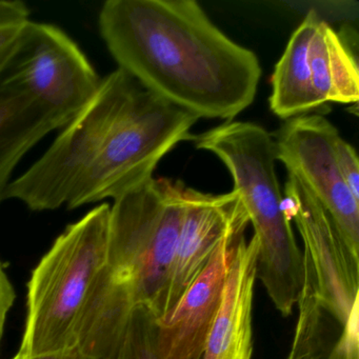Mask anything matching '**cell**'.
<instances>
[{"label":"cell","instance_id":"cell-12","mask_svg":"<svg viewBox=\"0 0 359 359\" xmlns=\"http://www.w3.org/2000/svg\"><path fill=\"white\" fill-rule=\"evenodd\" d=\"M65 123L22 88L0 79V203L22 159Z\"/></svg>","mask_w":359,"mask_h":359},{"label":"cell","instance_id":"cell-17","mask_svg":"<svg viewBox=\"0 0 359 359\" xmlns=\"http://www.w3.org/2000/svg\"><path fill=\"white\" fill-rule=\"evenodd\" d=\"M29 22L0 24V79L7 72L22 47Z\"/></svg>","mask_w":359,"mask_h":359},{"label":"cell","instance_id":"cell-19","mask_svg":"<svg viewBox=\"0 0 359 359\" xmlns=\"http://www.w3.org/2000/svg\"><path fill=\"white\" fill-rule=\"evenodd\" d=\"M30 20V9L20 0H0V24H16Z\"/></svg>","mask_w":359,"mask_h":359},{"label":"cell","instance_id":"cell-5","mask_svg":"<svg viewBox=\"0 0 359 359\" xmlns=\"http://www.w3.org/2000/svg\"><path fill=\"white\" fill-rule=\"evenodd\" d=\"M186 184L150 178L113 201L107 268L134 308L157 318L163 302L184 209Z\"/></svg>","mask_w":359,"mask_h":359},{"label":"cell","instance_id":"cell-13","mask_svg":"<svg viewBox=\"0 0 359 359\" xmlns=\"http://www.w3.org/2000/svg\"><path fill=\"white\" fill-rule=\"evenodd\" d=\"M320 20L315 10L308 12L275 66L270 108L283 121L311 114L323 106L313 87L309 60L311 41Z\"/></svg>","mask_w":359,"mask_h":359},{"label":"cell","instance_id":"cell-10","mask_svg":"<svg viewBox=\"0 0 359 359\" xmlns=\"http://www.w3.org/2000/svg\"><path fill=\"white\" fill-rule=\"evenodd\" d=\"M243 235L224 239L173 308L157 319V346L161 358L203 359L235 247Z\"/></svg>","mask_w":359,"mask_h":359},{"label":"cell","instance_id":"cell-18","mask_svg":"<svg viewBox=\"0 0 359 359\" xmlns=\"http://www.w3.org/2000/svg\"><path fill=\"white\" fill-rule=\"evenodd\" d=\"M15 300V291L0 262V342L4 335L6 318Z\"/></svg>","mask_w":359,"mask_h":359},{"label":"cell","instance_id":"cell-15","mask_svg":"<svg viewBox=\"0 0 359 359\" xmlns=\"http://www.w3.org/2000/svg\"><path fill=\"white\" fill-rule=\"evenodd\" d=\"M157 317L147 306H138L128 321L115 359H163L157 346Z\"/></svg>","mask_w":359,"mask_h":359},{"label":"cell","instance_id":"cell-3","mask_svg":"<svg viewBox=\"0 0 359 359\" xmlns=\"http://www.w3.org/2000/svg\"><path fill=\"white\" fill-rule=\"evenodd\" d=\"M192 142L230 172L258 243L256 279L280 314L290 316L304 285V255L285 212L273 136L257 123L231 121L193 136Z\"/></svg>","mask_w":359,"mask_h":359},{"label":"cell","instance_id":"cell-20","mask_svg":"<svg viewBox=\"0 0 359 359\" xmlns=\"http://www.w3.org/2000/svg\"><path fill=\"white\" fill-rule=\"evenodd\" d=\"M12 359H79V354L73 348L64 352L53 353V354L41 355V356L26 357L16 354Z\"/></svg>","mask_w":359,"mask_h":359},{"label":"cell","instance_id":"cell-7","mask_svg":"<svg viewBox=\"0 0 359 359\" xmlns=\"http://www.w3.org/2000/svg\"><path fill=\"white\" fill-rule=\"evenodd\" d=\"M68 125L91 102L102 77L60 27L30 20L4 75Z\"/></svg>","mask_w":359,"mask_h":359},{"label":"cell","instance_id":"cell-16","mask_svg":"<svg viewBox=\"0 0 359 359\" xmlns=\"http://www.w3.org/2000/svg\"><path fill=\"white\" fill-rule=\"evenodd\" d=\"M334 151L344 182L353 196L359 201V161L354 147L339 135L336 138Z\"/></svg>","mask_w":359,"mask_h":359},{"label":"cell","instance_id":"cell-1","mask_svg":"<svg viewBox=\"0 0 359 359\" xmlns=\"http://www.w3.org/2000/svg\"><path fill=\"white\" fill-rule=\"evenodd\" d=\"M198 121L117 68L46 152L13 178L5 201L34 212L114 201L152 178L180 142L192 140Z\"/></svg>","mask_w":359,"mask_h":359},{"label":"cell","instance_id":"cell-8","mask_svg":"<svg viewBox=\"0 0 359 359\" xmlns=\"http://www.w3.org/2000/svg\"><path fill=\"white\" fill-rule=\"evenodd\" d=\"M337 129L325 116L306 114L285 121L273 140L277 161L323 205L353 255L359 257V201L336 161Z\"/></svg>","mask_w":359,"mask_h":359},{"label":"cell","instance_id":"cell-9","mask_svg":"<svg viewBox=\"0 0 359 359\" xmlns=\"http://www.w3.org/2000/svg\"><path fill=\"white\" fill-rule=\"evenodd\" d=\"M249 224V215L236 191L215 195L186 187L184 216L168 279L163 315L201 274L220 243L228 237L245 234Z\"/></svg>","mask_w":359,"mask_h":359},{"label":"cell","instance_id":"cell-14","mask_svg":"<svg viewBox=\"0 0 359 359\" xmlns=\"http://www.w3.org/2000/svg\"><path fill=\"white\" fill-rule=\"evenodd\" d=\"M311 73L321 104H357L359 73L356 56L342 37L320 20L311 41Z\"/></svg>","mask_w":359,"mask_h":359},{"label":"cell","instance_id":"cell-11","mask_svg":"<svg viewBox=\"0 0 359 359\" xmlns=\"http://www.w3.org/2000/svg\"><path fill=\"white\" fill-rule=\"evenodd\" d=\"M257 253L255 237L239 238L203 359H252Z\"/></svg>","mask_w":359,"mask_h":359},{"label":"cell","instance_id":"cell-4","mask_svg":"<svg viewBox=\"0 0 359 359\" xmlns=\"http://www.w3.org/2000/svg\"><path fill=\"white\" fill-rule=\"evenodd\" d=\"M110 205L100 203L67 226L31 275L28 315L18 354L71 350L86 299L108 258Z\"/></svg>","mask_w":359,"mask_h":359},{"label":"cell","instance_id":"cell-6","mask_svg":"<svg viewBox=\"0 0 359 359\" xmlns=\"http://www.w3.org/2000/svg\"><path fill=\"white\" fill-rule=\"evenodd\" d=\"M304 255V285L287 359H359V266Z\"/></svg>","mask_w":359,"mask_h":359},{"label":"cell","instance_id":"cell-2","mask_svg":"<svg viewBox=\"0 0 359 359\" xmlns=\"http://www.w3.org/2000/svg\"><path fill=\"white\" fill-rule=\"evenodd\" d=\"M98 28L118 69L199 119L233 121L255 100L257 56L194 0H107Z\"/></svg>","mask_w":359,"mask_h":359}]
</instances>
